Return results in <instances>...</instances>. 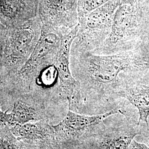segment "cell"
<instances>
[{
  "instance_id": "11",
  "label": "cell",
  "mask_w": 149,
  "mask_h": 149,
  "mask_svg": "<svg viewBox=\"0 0 149 149\" xmlns=\"http://www.w3.org/2000/svg\"><path fill=\"white\" fill-rule=\"evenodd\" d=\"M9 123V114L7 112L0 110V123H4L8 125Z\"/></svg>"
},
{
  "instance_id": "1",
  "label": "cell",
  "mask_w": 149,
  "mask_h": 149,
  "mask_svg": "<svg viewBox=\"0 0 149 149\" xmlns=\"http://www.w3.org/2000/svg\"><path fill=\"white\" fill-rule=\"evenodd\" d=\"M76 53L74 76L80 84L81 95L83 92L87 98L103 101L115 98L120 74L136 65L129 50L109 55Z\"/></svg>"
},
{
  "instance_id": "8",
  "label": "cell",
  "mask_w": 149,
  "mask_h": 149,
  "mask_svg": "<svg viewBox=\"0 0 149 149\" xmlns=\"http://www.w3.org/2000/svg\"><path fill=\"white\" fill-rule=\"evenodd\" d=\"M114 97L127 99L138 109L139 124L141 122L145 123L148 127L149 116V88L134 86L124 79L121 74L120 81Z\"/></svg>"
},
{
  "instance_id": "5",
  "label": "cell",
  "mask_w": 149,
  "mask_h": 149,
  "mask_svg": "<svg viewBox=\"0 0 149 149\" xmlns=\"http://www.w3.org/2000/svg\"><path fill=\"white\" fill-rule=\"evenodd\" d=\"M117 113V111L112 110L104 114L88 116L70 110L64 119L53 127L60 145L74 144L96 125Z\"/></svg>"
},
{
  "instance_id": "10",
  "label": "cell",
  "mask_w": 149,
  "mask_h": 149,
  "mask_svg": "<svg viewBox=\"0 0 149 149\" xmlns=\"http://www.w3.org/2000/svg\"><path fill=\"white\" fill-rule=\"evenodd\" d=\"M3 29H0V64L3 61L6 35Z\"/></svg>"
},
{
  "instance_id": "7",
  "label": "cell",
  "mask_w": 149,
  "mask_h": 149,
  "mask_svg": "<svg viewBox=\"0 0 149 149\" xmlns=\"http://www.w3.org/2000/svg\"><path fill=\"white\" fill-rule=\"evenodd\" d=\"M8 114V126L48 120L45 104L32 98H18L13 103L12 112Z\"/></svg>"
},
{
  "instance_id": "2",
  "label": "cell",
  "mask_w": 149,
  "mask_h": 149,
  "mask_svg": "<svg viewBox=\"0 0 149 149\" xmlns=\"http://www.w3.org/2000/svg\"><path fill=\"white\" fill-rule=\"evenodd\" d=\"M102 122L73 145L80 149H128L134 137L139 134L125 124L119 127H107Z\"/></svg>"
},
{
  "instance_id": "3",
  "label": "cell",
  "mask_w": 149,
  "mask_h": 149,
  "mask_svg": "<svg viewBox=\"0 0 149 149\" xmlns=\"http://www.w3.org/2000/svg\"><path fill=\"white\" fill-rule=\"evenodd\" d=\"M42 25L27 21L10 28L6 37L3 61L11 66L28 59L40 37Z\"/></svg>"
},
{
  "instance_id": "4",
  "label": "cell",
  "mask_w": 149,
  "mask_h": 149,
  "mask_svg": "<svg viewBox=\"0 0 149 149\" xmlns=\"http://www.w3.org/2000/svg\"><path fill=\"white\" fill-rule=\"evenodd\" d=\"M79 23L61 38L59 51L54 65L58 72L60 88L66 96L70 109L77 108L81 101L79 82L71 74L70 68V55L71 45L79 30Z\"/></svg>"
},
{
  "instance_id": "6",
  "label": "cell",
  "mask_w": 149,
  "mask_h": 149,
  "mask_svg": "<svg viewBox=\"0 0 149 149\" xmlns=\"http://www.w3.org/2000/svg\"><path fill=\"white\" fill-rule=\"evenodd\" d=\"M9 127L17 138L33 149L60 148L53 127L48 123V120L31 122Z\"/></svg>"
},
{
  "instance_id": "9",
  "label": "cell",
  "mask_w": 149,
  "mask_h": 149,
  "mask_svg": "<svg viewBox=\"0 0 149 149\" xmlns=\"http://www.w3.org/2000/svg\"><path fill=\"white\" fill-rule=\"evenodd\" d=\"M0 149H34L19 141L11 132L9 126L0 123Z\"/></svg>"
}]
</instances>
